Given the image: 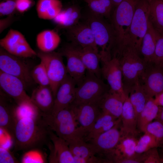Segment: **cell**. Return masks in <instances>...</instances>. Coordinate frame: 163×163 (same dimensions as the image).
Returning a JSON list of instances; mask_svg holds the SVG:
<instances>
[{
  "label": "cell",
  "mask_w": 163,
  "mask_h": 163,
  "mask_svg": "<svg viewBox=\"0 0 163 163\" xmlns=\"http://www.w3.org/2000/svg\"><path fill=\"white\" fill-rule=\"evenodd\" d=\"M50 130L40 112L19 118L14 129L13 152L42 149L50 141Z\"/></svg>",
  "instance_id": "cell-1"
},
{
  "label": "cell",
  "mask_w": 163,
  "mask_h": 163,
  "mask_svg": "<svg viewBox=\"0 0 163 163\" xmlns=\"http://www.w3.org/2000/svg\"><path fill=\"white\" fill-rule=\"evenodd\" d=\"M140 53L129 45L123 46L117 56L119 59L122 73L124 90L129 94L132 88L139 81L147 65Z\"/></svg>",
  "instance_id": "cell-2"
},
{
  "label": "cell",
  "mask_w": 163,
  "mask_h": 163,
  "mask_svg": "<svg viewBox=\"0 0 163 163\" xmlns=\"http://www.w3.org/2000/svg\"><path fill=\"white\" fill-rule=\"evenodd\" d=\"M139 0H123L115 8L110 20L115 38L116 52L125 44L130 24Z\"/></svg>",
  "instance_id": "cell-3"
},
{
  "label": "cell",
  "mask_w": 163,
  "mask_h": 163,
  "mask_svg": "<svg viewBox=\"0 0 163 163\" xmlns=\"http://www.w3.org/2000/svg\"><path fill=\"white\" fill-rule=\"evenodd\" d=\"M41 114L50 129L67 142L76 138H84L70 106L55 113Z\"/></svg>",
  "instance_id": "cell-4"
},
{
  "label": "cell",
  "mask_w": 163,
  "mask_h": 163,
  "mask_svg": "<svg viewBox=\"0 0 163 163\" xmlns=\"http://www.w3.org/2000/svg\"><path fill=\"white\" fill-rule=\"evenodd\" d=\"M86 18L85 22L92 30L95 43L101 49L99 53L101 59L112 57L115 38L111 23L106 21L104 17L91 11Z\"/></svg>",
  "instance_id": "cell-5"
},
{
  "label": "cell",
  "mask_w": 163,
  "mask_h": 163,
  "mask_svg": "<svg viewBox=\"0 0 163 163\" xmlns=\"http://www.w3.org/2000/svg\"><path fill=\"white\" fill-rule=\"evenodd\" d=\"M110 89L108 85L95 75L87 72L82 82L76 88L75 96L72 104L99 103Z\"/></svg>",
  "instance_id": "cell-6"
},
{
  "label": "cell",
  "mask_w": 163,
  "mask_h": 163,
  "mask_svg": "<svg viewBox=\"0 0 163 163\" xmlns=\"http://www.w3.org/2000/svg\"><path fill=\"white\" fill-rule=\"evenodd\" d=\"M149 13V6L147 0H139L124 46H133L140 53L142 41L148 28Z\"/></svg>",
  "instance_id": "cell-7"
},
{
  "label": "cell",
  "mask_w": 163,
  "mask_h": 163,
  "mask_svg": "<svg viewBox=\"0 0 163 163\" xmlns=\"http://www.w3.org/2000/svg\"><path fill=\"white\" fill-rule=\"evenodd\" d=\"M36 52L37 56L46 69L55 98L59 86L68 75L63 56L59 52H45L40 50Z\"/></svg>",
  "instance_id": "cell-8"
},
{
  "label": "cell",
  "mask_w": 163,
  "mask_h": 163,
  "mask_svg": "<svg viewBox=\"0 0 163 163\" xmlns=\"http://www.w3.org/2000/svg\"><path fill=\"white\" fill-rule=\"evenodd\" d=\"M23 58L13 55L0 47V71L18 78L26 87L34 81L31 70L23 60Z\"/></svg>",
  "instance_id": "cell-9"
},
{
  "label": "cell",
  "mask_w": 163,
  "mask_h": 163,
  "mask_svg": "<svg viewBox=\"0 0 163 163\" xmlns=\"http://www.w3.org/2000/svg\"><path fill=\"white\" fill-rule=\"evenodd\" d=\"M70 106L79 130L84 138L92 129L101 112L98 103L72 104Z\"/></svg>",
  "instance_id": "cell-10"
},
{
  "label": "cell",
  "mask_w": 163,
  "mask_h": 163,
  "mask_svg": "<svg viewBox=\"0 0 163 163\" xmlns=\"http://www.w3.org/2000/svg\"><path fill=\"white\" fill-rule=\"evenodd\" d=\"M101 75L107 81L110 90L126 98L128 94L123 89L122 73L119 58L116 56L101 60Z\"/></svg>",
  "instance_id": "cell-11"
},
{
  "label": "cell",
  "mask_w": 163,
  "mask_h": 163,
  "mask_svg": "<svg viewBox=\"0 0 163 163\" xmlns=\"http://www.w3.org/2000/svg\"><path fill=\"white\" fill-rule=\"evenodd\" d=\"M0 86L17 105L32 102L25 91V85L18 78L0 71Z\"/></svg>",
  "instance_id": "cell-12"
},
{
  "label": "cell",
  "mask_w": 163,
  "mask_h": 163,
  "mask_svg": "<svg viewBox=\"0 0 163 163\" xmlns=\"http://www.w3.org/2000/svg\"><path fill=\"white\" fill-rule=\"evenodd\" d=\"M120 123L89 141L96 149L97 154L106 157L108 163H110L111 155L122 136L118 128Z\"/></svg>",
  "instance_id": "cell-13"
},
{
  "label": "cell",
  "mask_w": 163,
  "mask_h": 163,
  "mask_svg": "<svg viewBox=\"0 0 163 163\" xmlns=\"http://www.w3.org/2000/svg\"><path fill=\"white\" fill-rule=\"evenodd\" d=\"M139 81L148 96L153 97L163 91V68L148 63Z\"/></svg>",
  "instance_id": "cell-14"
},
{
  "label": "cell",
  "mask_w": 163,
  "mask_h": 163,
  "mask_svg": "<svg viewBox=\"0 0 163 163\" xmlns=\"http://www.w3.org/2000/svg\"><path fill=\"white\" fill-rule=\"evenodd\" d=\"M59 52L66 58L68 74L74 80L77 86L84 79L87 70L75 47L71 43L67 44Z\"/></svg>",
  "instance_id": "cell-15"
},
{
  "label": "cell",
  "mask_w": 163,
  "mask_h": 163,
  "mask_svg": "<svg viewBox=\"0 0 163 163\" xmlns=\"http://www.w3.org/2000/svg\"><path fill=\"white\" fill-rule=\"evenodd\" d=\"M50 137V141L47 145L50 150L49 162L75 163L74 156L67 142L51 130Z\"/></svg>",
  "instance_id": "cell-16"
},
{
  "label": "cell",
  "mask_w": 163,
  "mask_h": 163,
  "mask_svg": "<svg viewBox=\"0 0 163 163\" xmlns=\"http://www.w3.org/2000/svg\"><path fill=\"white\" fill-rule=\"evenodd\" d=\"M0 91V127L13 139L16 124L18 119L16 111V104H13L9 99Z\"/></svg>",
  "instance_id": "cell-17"
},
{
  "label": "cell",
  "mask_w": 163,
  "mask_h": 163,
  "mask_svg": "<svg viewBox=\"0 0 163 163\" xmlns=\"http://www.w3.org/2000/svg\"><path fill=\"white\" fill-rule=\"evenodd\" d=\"M66 30L67 38L73 45L81 47L90 46L99 49L95 43L92 30L85 22H79Z\"/></svg>",
  "instance_id": "cell-18"
},
{
  "label": "cell",
  "mask_w": 163,
  "mask_h": 163,
  "mask_svg": "<svg viewBox=\"0 0 163 163\" xmlns=\"http://www.w3.org/2000/svg\"><path fill=\"white\" fill-rule=\"evenodd\" d=\"M0 47L9 53L22 57L28 53L30 45L19 31L11 29L0 40Z\"/></svg>",
  "instance_id": "cell-19"
},
{
  "label": "cell",
  "mask_w": 163,
  "mask_h": 163,
  "mask_svg": "<svg viewBox=\"0 0 163 163\" xmlns=\"http://www.w3.org/2000/svg\"><path fill=\"white\" fill-rule=\"evenodd\" d=\"M77 85L68 74L62 82L57 91L51 113H55L70 106L75 96Z\"/></svg>",
  "instance_id": "cell-20"
},
{
  "label": "cell",
  "mask_w": 163,
  "mask_h": 163,
  "mask_svg": "<svg viewBox=\"0 0 163 163\" xmlns=\"http://www.w3.org/2000/svg\"><path fill=\"white\" fill-rule=\"evenodd\" d=\"M30 97L32 102L41 113L48 114L52 113L55 98L50 86L38 85L33 90Z\"/></svg>",
  "instance_id": "cell-21"
},
{
  "label": "cell",
  "mask_w": 163,
  "mask_h": 163,
  "mask_svg": "<svg viewBox=\"0 0 163 163\" xmlns=\"http://www.w3.org/2000/svg\"><path fill=\"white\" fill-rule=\"evenodd\" d=\"M74 46L87 72L101 78V67L100 66L101 56L99 50L90 46L81 47Z\"/></svg>",
  "instance_id": "cell-22"
},
{
  "label": "cell",
  "mask_w": 163,
  "mask_h": 163,
  "mask_svg": "<svg viewBox=\"0 0 163 163\" xmlns=\"http://www.w3.org/2000/svg\"><path fill=\"white\" fill-rule=\"evenodd\" d=\"M121 126L120 130L122 136H136L137 134V120L129 95L124 101L120 116Z\"/></svg>",
  "instance_id": "cell-23"
},
{
  "label": "cell",
  "mask_w": 163,
  "mask_h": 163,
  "mask_svg": "<svg viewBox=\"0 0 163 163\" xmlns=\"http://www.w3.org/2000/svg\"><path fill=\"white\" fill-rule=\"evenodd\" d=\"M126 98L109 89L103 96L98 104L102 112L118 118L120 117Z\"/></svg>",
  "instance_id": "cell-24"
},
{
  "label": "cell",
  "mask_w": 163,
  "mask_h": 163,
  "mask_svg": "<svg viewBox=\"0 0 163 163\" xmlns=\"http://www.w3.org/2000/svg\"><path fill=\"white\" fill-rule=\"evenodd\" d=\"M138 140L136 136H122L111 155V162L116 163L120 159L135 156Z\"/></svg>",
  "instance_id": "cell-25"
},
{
  "label": "cell",
  "mask_w": 163,
  "mask_h": 163,
  "mask_svg": "<svg viewBox=\"0 0 163 163\" xmlns=\"http://www.w3.org/2000/svg\"><path fill=\"white\" fill-rule=\"evenodd\" d=\"M159 33L154 28L149 21L147 31L142 43L140 53L147 63H152L156 45Z\"/></svg>",
  "instance_id": "cell-26"
},
{
  "label": "cell",
  "mask_w": 163,
  "mask_h": 163,
  "mask_svg": "<svg viewBox=\"0 0 163 163\" xmlns=\"http://www.w3.org/2000/svg\"><path fill=\"white\" fill-rule=\"evenodd\" d=\"M81 17L80 8L73 5L62 9L52 21L59 28L67 29L78 23Z\"/></svg>",
  "instance_id": "cell-27"
},
{
  "label": "cell",
  "mask_w": 163,
  "mask_h": 163,
  "mask_svg": "<svg viewBox=\"0 0 163 163\" xmlns=\"http://www.w3.org/2000/svg\"><path fill=\"white\" fill-rule=\"evenodd\" d=\"M121 122L120 117L116 118L101 111L92 129L84 139L88 141L98 135L110 130Z\"/></svg>",
  "instance_id": "cell-28"
},
{
  "label": "cell",
  "mask_w": 163,
  "mask_h": 163,
  "mask_svg": "<svg viewBox=\"0 0 163 163\" xmlns=\"http://www.w3.org/2000/svg\"><path fill=\"white\" fill-rule=\"evenodd\" d=\"M60 41L59 34L53 30H43L38 34L36 38L39 50L45 52L53 51L59 46Z\"/></svg>",
  "instance_id": "cell-29"
},
{
  "label": "cell",
  "mask_w": 163,
  "mask_h": 163,
  "mask_svg": "<svg viewBox=\"0 0 163 163\" xmlns=\"http://www.w3.org/2000/svg\"><path fill=\"white\" fill-rule=\"evenodd\" d=\"M59 0H38L36 10L38 17L44 20H53L62 9Z\"/></svg>",
  "instance_id": "cell-30"
},
{
  "label": "cell",
  "mask_w": 163,
  "mask_h": 163,
  "mask_svg": "<svg viewBox=\"0 0 163 163\" xmlns=\"http://www.w3.org/2000/svg\"><path fill=\"white\" fill-rule=\"evenodd\" d=\"M67 142L74 157L87 158L97 154L94 146L91 142H87L83 138H76Z\"/></svg>",
  "instance_id": "cell-31"
},
{
  "label": "cell",
  "mask_w": 163,
  "mask_h": 163,
  "mask_svg": "<svg viewBox=\"0 0 163 163\" xmlns=\"http://www.w3.org/2000/svg\"><path fill=\"white\" fill-rule=\"evenodd\" d=\"M129 94V98L137 120L141 112L150 98L146 94L140 81L132 88Z\"/></svg>",
  "instance_id": "cell-32"
},
{
  "label": "cell",
  "mask_w": 163,
  "mask_h": 163,
  "mask_svg": "<svg viewBox=\"0 0 163 163\" xmlns=\"http://www.w3.org/2000/svg\"><path fill=\"white\" fill-rule=\"evenodd\" d=\"M159 109V106L155 103L153 97L148 100L137 120V126L140 131L145 133L147 126L155 120Z\"/></svg>",
  "instance_id": "cell-33"
},
{
  "label": "cell",
  "mask_w": 163,
  "mask_h": 163,
  "mask_svg": "<svg viewBox=\"0 0 163 163\" xmlns=\"http://www.w3.org/2000/svg\"><path fill=\"white\" fill-rule=\"evenodd\" d=\"M149 6V20L154 28L163 34V0H147Z\"/></svg>",
  "instance_id": "cell-34"
},
{
  "label": "cell",
  "mask_w": 163,
  "mask_h": 163,
  "mask_svg": "<svg viewBox=\"0 0 163 163\" xmlns=\"http://www.w3.org/2000/svg\"><path fill=\"white\" fill-rule=\"evenodd\" d=\"M90 11L110 20L114 5L111 0H84Z\"/></svg>",
  "instance_id": "cell-35"
},
{
  "label": "cell",
  "mask_w": 163,
  "mask_h": 163,
  "mask_svg": "<svg viewBox=\"0 0 163 163\" xmlns=\"http://www.w3.org/2000/svg\"><path fill=\"white\" fill-rule=\"evenodd\" d=\"M160 147L155 138L152 135L145 133L138 140L135 147L136 153L141 154L154 147Z\"/></svg>",
  "instance_id": "cell-36"
},
{
  "label": "cell",
  "mask_w": 163,
  "mask_h": 163,
  "mask_svg": "<svg viewBox=\"0 0 163 163\" xmlns=\"http://www.w3.org/2000/svg\"><path fill=\"white\" fill-rule=\"evenodd\" d=\"M31 75L34 81L39 85L50 86V81L43 63L41 61L31 70Z\"/></svg>",
  "instance_id": "cell-37"
},
{
  "label": "cell",
  "mask_w": 163,
  "mask_h": 163,
  "mask_svg": "<svg viewBox=\"0 0 163 163\" xmlns=\"http://www.w3.org/2000/svg\"><path fill=\"white\" fill-rule=\"evenodd\" d=\"M145 133L154 136L160 147H161L163 142V124L162 123L155 120L152 121L147 126Z\"/></svg>",
  "instance_id": "cell-38"
},
{
  "label": "cell",
  "mask_w": 163,
  "mask_h": 163,
  "mask_svg": "<svg viewBox=\"0 0 163 163\" xmlns=\"http://www.w3.org/2000/svg\"><path fill=\"white\" fill-rule=\"evenodd\" d=\"M41 150L42 149H33L24 152L21 162H46L45 158Z\"/></svg>",
  "instance_id": "cell-39"
},
{
  "label": "cell",
  "mask_w": 163,
  "mask_h": 163,
  "mask_svg": "<svg viewBox=\"0 0 163 163\" xmlns=\"http://www.w3.org/2000/svg\"><path fill=\"white\" fill-rule=\"evenodd\" d=\"M152 63L163 68V34H159Z\"/></svg>",
  "instance_id": "cell-40"
},
{
  "label": "cell",
  "mask_w": 163,
  "mask_h": 163,
  "mask_svg": "<svg viewBox=\"0 0 163 163\" xmlns=\"http://www.w3.org/2000/svg\"><path fill=\"white\" fill-rule=\"evenodd\" d=\"M157 148H152L142 153L143 163H161Z\"/></svg>",
  "instance_id": "cell-41"
},
{
  "label": "cell",
  "mask_w": 163,
  "mask_h": 163,
  "mask_svg": "<svg viewBox=\"0 0 163 163\" xmlns=\"http://www.w3.org/2000/svg\"><path fill=\"white\" fill-rule=\"evenodd\" d=\"M16 10V0H7L0 3V15H8Z\"/></svg>",
  "instance_id": "cell-42"
},
{
  "label": "cell",
  "mask_w": 163,
  "mask_h": 163,
  "mask_svg": "<svg viewBox=\"0 0 163 163\" xmlns=\"http://www.w3.org/2000/svg\"><path fill=\"white\" fill-rule=\"evenodd\" d=\"M12 152L4 147L0 148V163H17L19 161L15 157Z\"/></svg>",
  "instance_id": "cell-43"
},
{
  "label": "cell",
  "mask_w": 163,
  "mask_h": 163,
  "mask_svg": "<svg viewBox=\"0 0 163 163\" xmlns=\"http://www.w3.org/2000/svg\"><path fill=\"white\" fill-rule=\"evenodd\" d=\"M16 9L20 13L28 11L33 4L32 0H16Z\"/></svg>",
  "instance_id": "cell-44"
},
{
  "label": "cell",
  "mask_w": 163,
  "mask_h": 163,
  "mask_svg": "<svg viewBox=\"0 0 163 163\" xmlns=\"http://www.w3.org/2000/svg\"><path fill=\"white\" fill-rule=\"evenodd\" d=\"M16 18L14 14L8 15L5 18L0 20V33L10 26L14 21Z\"/></svg>",
  "instance_id": "cell-45"
},
{
  "label": "cell",
  "mask_w": 163,
  "mask_h": 163,
  "mask_svg": "<svg viewBox=\"0 0 163 163\" xmlns=\"http://www.w3.org/2000/svg\"><path fill=\"white\" fill-rule=\"evenodd\" d=\"M155 97L154 100L156 104L159 107H163V91Z\"/></svg>",
  "instance_id": "cell-46"
},
{
  "label": "cell",
  "mask_w": 163,
  "mask_h": 163,
  "mask_svg": "<svg viewBox=\"0 0 163 163\" xmlns=\"http://www.w3.org/2000/svg\"><path fill=\"white\" fill-rule=\"evenodd\" d=\"M155 120L159 121L163 124V107H159L158 113Z\"/></svg>",
  "instance_id": "cell-47"
},
{
  "label": "cell",
  "mask_w": 163,
  "mask_h": 163,
  "mask_svg": "<svg viewBox=\"0 0 163 163\" xmlns=\"http://www.w3.org/2000/svg\"><path fill=\"white\" fill-rule=\"evenodd\" d=\"M114 6L115 7L118 5L123 0H111Z\"/></svg>",
  "instance_id": "cell-48"
},
{
  "label": "cell",
  "mask_w": 163,
  "mask_h": 163,
  "mask_svg": "<svg viewBox=\"0 0 163 163\" xmlns=\"http://www.w3.org/2000/svg\"><path fill=\"white\" fill-rule=\"evenodd\" d=\"M161 163H163V154L160 156Z\"/></svg>",
  "instance_id": "cell-49"
},
{
  "label": "cell",
  "mask_w": 163,
  "mask_h": 163,
  "mask_svg": "<svg viewBox=\"0 0 163 163\" xmlns=\"http://www.w3.org/2000/svg\"><path fill=\"white\" fill-rule=\"evenodd\" d=\"M161 147V148L162 152L163 153V142Z\"/></svg>",
  "instance_id": "cell-50"
}]
</instances>
